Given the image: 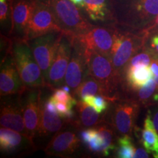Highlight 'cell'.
<instances>
[{"mask_svg": "<svg viewBox=\"0 0 158 158\" xmlns=\"http://www.w3.org/2000/svg\"><path fill=\"white\" fill-rule=\"evenodd\" d=\"M109 15L121 28L142 32L158 15V0H109Z\"/></svg>", "mask_w": 158, "mask_h": 158, "instance_id": "1", "label": "cell"}, {"mask_svg": "<svg viewBox=\"0 0 158 158\" xmlns=\"http://www.w3.org/2000/svg\"><path fill=\"white\" fill-rule=\"evenodd\" d=\"M87 75L95 79L102 89V96L110 102L127 98L123 78L114 68L111 59L98 51L83 48Z\"/></svg>", "mask_w": 158, "mask_h": 158, "instance_id": "2", "label": "cell"}, {"mask_svg": "<svg viewBox=\"0 0 158 158\" xmlns=\"http://www.w3.org/2000/svg\"><path fill=\"white\" fill-rule=\"evenodd\" d=\"M11 54L23 84L27 89L46 86L42 70L35 59L28 40L13 39Z\"/></svg>", "mask_w": 158, "mask_h": 158, "instance_id": "3", "label": "cell"}, {"mask_svg": "<svg viewBox=\"0 0 158 158\" xmlns=\"http://www.w3.org/2000/svg\"><path fill=\"white\" fill-rule=\"evenodd\" d=\"M147 41V37L143 33L120 29L116 25L111 49V61L118 74L122 76L128 61L145 46Z\"/></svg>", "mask_w": 158, "mask_h": 158, "instance_id": "4", "label": "cell"}, {"mask_svg": "<svg viewBox=\"0 0 158 158\" xmlns=\"http://www.w3.org/2000/svg\"><path fill=\"white\" fill-rule=\"evenodd\" d=\"M54 12L59 24L65 35L71 37L83 34L94 26L90 23L70 0H40Z\"/></svg>", "mask_w": 158, "mask_h": 158, "instance_id": "5", "label": "cell"}, {"mask_svg": "<svg viewBox=\"0 0 158 158\" xmlns=\"http://www.w3.org/2000/svg\"><path fill=\"white\" fill-rule=\"evenodd\" d=\"M114 104L110 121L108 122L118 136L132 135L141 105L133 97H127L112 102Z\"/></svg>", "mask_w": 158, "mask_h": 158, "instance_id": "6", "label": "cell"}, {"mask_svg": "<svg viewBox=\"0 0 158 158\" xmlns=\"http://www.w3.org/2000/svg\"><path fill=\"white\" fill-rule=\"evenodd\" d=\"M63 34L62 32H51L28 40L35 58L42 70L45 84Z\"/></svg>", "mask_w": 158, "mask_h": 158, "instance_id": "7", "label": "cell"}, {"mask_svg": "<svg viewBox=\"0 0 158 158\" xmlns=\"http://www.w3.org/2000/svg\"><path fill=\"white\" fill-rule=\"evenodd\" d=\"M116 25L92 27L90 30L73 37L81 47L98 51L111 59V49Z\"/></svg>", "mask_w": 158, "mask_h": 158, "instance_id": "8", "label": "cell"}, {"mask_svg": "<svg viewBox=\"0 0 158 158\" xmlns=\"http://www.w3.org/2000/svg\"><path fill=\"white\" fill-rule=\"evenodd\" d=\"M9 2L11 19L10 37L28 40L29 26L37 0H12Z\"/></svg>", "mask_w": 158, "mask_h": 158, "instance_id": "9", "label": "cell"}, {"mask_svg": "<svg viewBox=\"0 0 158 158\" xmlns=\"http://www.w3.org/2000/svg\"><path fill=\"white\" fill-rule=\"evenodd\" d=\"M23 108V118L28 133L29 141L35 147L33 139L37 133L43 100L40 89H27L21 95H19Z\"/></svg>", "mask_w": 158, "mask_h": 158, "instance_id": "10", "label": "cell"}, {"mask_svg": "<svg viewBox=\"0 0 158 158\" xmlns=\"http://www.w3.org/2000/svg\"><path fill=\"white\" fill-rule=\"evenodd\" d=\"M73 52V37L63 34L48 73L46 86L54 90L64 83V76Z\"/></svg>", "mask_w": 158, "mask_h": 158, "instance_id": "11", "label": "cell"}, {"mask_svg": "<svg viewBox=\"0 0 158 158\" xmlns=\"http://www.w3.org/2000/svg\"><path fill=\"white\" fill-rule=\"evenodd\" d=\"M51 32L64 33L52 10L40 0H37L29 23L27 40H29Z\"/></svg>", "mask_w": 158, "mask_h": 158, "instance_id": "12", "label": "cell"}, {"mask_svg": "<svg viewBox=\"0 0 158 158\" xmlns=\"http://www.w3.org/2000/svg\"><path fill=\"white\" fill-rule=\"evenodd\" d=\"M27 88L23 84L12 56L11 51L5 54L1 62L0 95H21Z\"/></svg>", "mask_w": 158, "mask_h": 158, "instance_id": "13", "label": "cell"}, {"mask_svg": "<svg viewBox=\"0 0 158 158\" xmlns=\"http://www.w3.org/2000/svg\"><path fill=\"white\" fill-rule=\"evenodd\" d=\"M87 76V68L81 47L73 38V52L64 76V84L75 89Z\"/></svg>", "mask_w": 158, "mask_h": 158, "instance_id": "14", "label": "cell"}, {"mask_svg": "<svg viewBox=\"0 0 158 158\" xmlns=\"http://www.w3.org/2000/svg\"><path fill=\"white\" fill-rule=\"evenodd\" d=\"M0 124L2 127L9 128L19 132L29 141L28 133L25 126L23 108L20 101L19 96L16 102L2 101Z\"/></svg>", "mask_w": 158, "mask_h": 158, "instance_id": "15", "label": "cell"}, {"mask_svg": "<svg viewBox=\"0 0 158 158\" xmlns=\"http://www.w3.org/2000/svg\"><path fill=\"white\" fill-rule=\"evenodd\" d=\"M81 140L76 133L70 131L58 132L45 148L48 155L64 156L71 155L78 149Z\"/></svg>", "mask_w": 158, "mask_h": 158, "instance_id": "16", "label": "cell"}, {"mask_svg": "<svg viewBox=\"0 0 158 158\" xmlns=\"http://www.w3.org/2000/svg\"><path fill=\"white\" fill-rule=\"evenodd\" d=\"M124 88L127 97L139 90L148 81L154 78V75L149 66L139 64L132 68L126 69L122 72Z\"/></svg>", "mask_w": 158, "mask_h": 158, "instance_id": "17", "label": "cell"}, {"mask_svg": "<svg viewBox=\"0 0 158 158\" xmlns=\"http://www.w3.org/2000/svg\"><path fill=\"white\" fill-rule=\"evenodd\" d=\"M140 133V143L153 157L158 158V133L154 126L151 111L148 108L143 128Z\"/></svg>", "mask_w": 158, "mask_h": 158, "instance_id": "18", "label": "cell"}, {"mask_svg": "<svg viewBox=\"0 0 158 158\" xmlns=\"http://www.w3.org/2000/svg\"><path fill=\"white\" fill-rule=\"evenodd\" d=\"M67 125V122L61 117L59 113H53L47 110L43 106V101L37 133L40 135H48L51 133H56Z\"/></svg>", "mask_w": 158, "mask_h": 158, "instance_id": "19", "label": "cell"}, {"mask_svg": "<svg viewBox=\"0 0 158 158\" xmlns=\"http://www.w3.org/2000/svg\"><path fill=\"white\" fill-rule=\"evenodd\" d=\"M76 110L78 113L81 127H92L107 122L106 119V115L100 116L101 114L97 112L93 108L88 106L82 100H78Z\"/></svg>", "mask_w": 158, "mask_h": 158, "instance_id": "20", "label": "cell"}, {"mask_svg": "<svg viewBox=\"0 0 158 158\" xmlns=\"http://www.w3.org/2000/svg\"><path fill=\"white\" fill-rule=\"evenodd\" d=\"M24 135L15 130L1 127L0 129V149L3 152L14 151L21 144ZM26 138V137H25Z\"/></svg>", "mask_w": 158, "mask_h": 158, "instance_id": "21", "label": "cell"}, {"mask_svg": "<svg viewBox=\"0 0 158 158\" xmlns=\"http://www.w3.org/2000/svg\"><path fill=\"white\" fill-rule=\"evenodd\" d=\"M157 92V84L155 78H152L150 79L147 84L130 97L135 98L141 103V106L148 108L155 105V98Z\"/></svg>", "mask_w": 158, "mask_h": 158, "instance_id": "22", "label": "cell"}, {"mask_svg": "<svg viewBox=\"0 0 158 158\" xmlns=\"http://www.w3.org/2000/svg\"><path fill=\"white\" fill-rule=\"evenodd\" d=\"M73 94L74 97L82 100L88 95H96V94L102 95L103 92L101 86L95 79L87 75L78 87L75 89Z\"/></svg>", "mask_w": 158, "mask_h": 158, "instance_id": "23", "label": "cell"}, {"mask_svg": "<svg viewBox=\"0 0 158 158\" xmlns=\"http://www.w3.org/2000/svg\"><path fill=\"white\" fill-rule=\"evenodd\" d=\"M85 10L91 20L94 21H104L109 10L106 0H84Z\"/></svg>", "mask_w": 158, "mask_h": 158, "instance_id": "24", "label": "cell"}, {"mask_svg": "<svg viewBox=\"0 0 158 158\" xmlns=\"http://www.w3.org/2000/svg\"><path fill=\"white\" fill-rule=\"evenodd\" d=\"M98 133L101 136L102 143H103V151L102 155L104 156H108L109 155L110 151H113L116 149L115 143V134L114 128L105 122L100 125L97 126Z\"/></svg>", "mask_w": 158, "mask_h": 158, "instance_id": "25", "label": "cell"}, {"mask_svg": "<svg viewBox=\"0 0 158 158\" xmlns=\"http://www.w3.org/2000/svg\"><path fill=\"white\" fill-rule=\"evenodd\" d=\"M116 147V157L119 158H132L135 152L136 148L133 142L132 135H123L117 138Z\"/></svg>", "mask_w": 158, "mask_h": 158, "instance_id": "26", "label": "cell"}, {"mask_svg": "<svg viewBox=\"0 0 158 158\" xmlns=\"http://www.w3.org/2000/svg\"><path fill=\"white\" fill-rule=\"evenodd\" d=\"M155 56V54L152 52L149 49H148L147 47L144 46L139 52L134 55L131 59L128 61V62L126 64L125 66L122 70V72L126 69L132 68L133 67L138 66L139 64H144L149 66L150 63L152 62V59Z\"/></svg>", "mask_w": 158, "mask_h": 158, "instance_id": "27", "label": "cell"}, {"mask_svg": "<svg viewBox=\"0 0 158 158\" xmlns=\"http://www.w3.org/2000/svg\"><path fill=\"white\" fill-rule=\"evenodd\" d=\"M82 100L86 102L88 106L93 108L99 114H102L105 110H107L110 102L107 99L100 94L86 96L82 99Z\"/></svg>", "mask_w": 158, "mask_h": 158, "instance_id": "28", "label": "cell"}, {"mask_svg": "<svg viewBox=\"0 0 158 158\" xmlns=\"http://www.w3.org/2000/svg\"><path fill=\"white\" fill-rule=\"evenodd\" d=\"M54 92L50 98L51 100H53L55 103L57 102H64V103L70 105V106L73 107L76 106L78 100L73 97L69 92H65L62 89H54Z\"/></svg>", "mask_w": 158, "mask_h": 158, "instance_id": "29", "label": "cell"}, {"mask_svg": "<svg viewBox=\"0 0 158 158\" xmlns=\"http://www.w3.org/2000/svg\"><path fill=\"white\" fill-rule=\"evenodd\" d=\"M88 147L89 150L93 152H101L102 154L103 151V143L101 136L97 132L93 137L91 138L89 142L88 143Z\"/></svg>", "mask_w": 158, "mask_h": 158, "instance_id": "30", "label": "cell"}, {"mask_svg": "<svg viewBox=\"0 0 158 158\" xmlns=\"http://www.w3.org/2000/svg\"><path fill=\"white\" fill-rule=\"evenodd\" d=\"M145 46L154 54L158 56V32L149 35Z\"/></svg>", "mask_w": 158, "mask_h": 158, "instance_id": "31", "label": "cell"}, {"mask_svg": "<svg viewBox=\"0 0 158 158\" xmlns=\"http://www.w3.org/2000/svg\"><path fill=\"white\" fill-rule=\"evenodd\" d=\"M8 0H0V22L2 25L8 18Z\"/></svg>", "mask_w": 158, "mask_h": 158, "instance_id": "32", "label": "cell"}, {"mask_svg": "<svg viewBox=\"0 0 158 158\" xmlns=\"http://www.w3.org/2000/svg\"><path fill=\"white\" fill-rule=\"evenodd\" d=\"M98 132L97 128H89V129L84 130L81 133L80 138L81 140L83 141V143L87 145L93 136L95 135V133Z\"/></svg>", "mask_w": 158, "mask_h": 158, "instance_id": "33", "label": "cell"}, {"mask_svg": "<svg viewBox=\"0 0 158 158\" xmlns=\"http://www.w3.org/2000/svg\"><path fill=\"white\" fill-rule=\"evenodd\" d=\"M155 32H158V15L154 21V22L152 23V25L148 27L146 30L142 31V33H143L146 35V37H147V40L149 35H152Z\"/></svg>", "mask_w": 158, "mask_h": 158, "instance_id": "34", "label": "cell"}, {"mask_svg": "<svg viewBox=\"0 0 158 158\" xmlns=\"http://www.w3.org/2000/svg\"><path fill=\"white\" fill-rule=\"evenodd\" d=\"M56 106L57 111H58V113L59 115H60L61 117H62V116L64 115L70 108H73L72 106H70V105L64 103V102H57V103H56Z\"/></svg>", "mask_w": 158, "mask_h": 158, "instance_id": "35", "label": "cell"}, {"mask_svg": "<svg viewBox=\"0 0 158 158\" xmlns=\"http://www.w3.org/2000/svg\"><path fill=\"white\" fill-rule=\"evenodd\" d=\"M151 107L153 108V111L150 108L149 109L151 111L152 118L154 126H155L156 130L158 133V105H155V106H152Z\"/></svg>", "mask_w": 158, "mask_h": 158, "instance_id": "36", "label": "cell"}, {"mask_svg": "<svg viewBox=\"0 0 158 158\" xmlns=\"http://www.w3.org/2000/svg\"><path fill=\"white\" fill-rule=\"evenodd\" d=\"M150 69L154 75V77H158V56L155 55L150 63Z\"/></svg>", "mask_w": 158, "mask_h": 158, "instance_id": "37", "label": "cell"}, {"mask_svg": "<svg viewBox=\"0 0 158 158\" xmlns=\"http://www.w3.org/2000/svg\"><path fill=\"white\" fill-rule=\"evenodd\" d=\"M150 154L144 148H138L136 149L135 152L134 154V158H148L149 157Z\"/></svg>", "mask_w": 158, "mask_h": 158, "instance_id": "38", "label": "cell"}, {"mask_svg": "<svg viewBox=\"0 0 158 158\" xmlns=\"http://www.w3.org/2000/svg\"><path fill=\"white\" fill-rule=\"evenodd\" d=\"M73 3H74L76 6L81 8H84L85 7V2L84 0H70Z\"/></svg>", "mask_w": 158, "mask_h": 158, "instance_id": "39", "label": "cell"}, {"mask_svg": "<svg viewBox=\"0 0 158 158\" xmlns=\"http://www.w3.org/2000/svg\"><path fill=\"white\" fill-rule=\"evenodd\" d=\"M154 78H155L156 84H157V89L158 91V77H154Z\"/></svg>", "mask_w": 158, "mask_h": 158, "instance_id": "40", "label": "cell"}, {"mask_svg": "<svg viewBox=\"0 0 158 158\" xmlns=\"http://www.w3.org/2000/svg\"><path fill=\"white\" fill-rule=\"evenodd\" d=\"M10 1H12V0H8V2H10Z\"/></svg>", "mask_w": 158, "mask_h": 158, "instance_id": "41", "label": "cell"}]
</instances>
